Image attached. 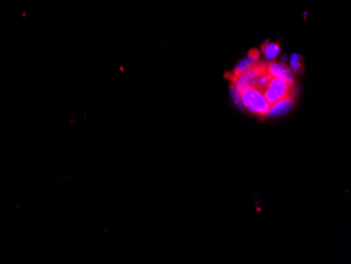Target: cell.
I'll return each mask as SVG.
<instances>
[{
    "instance_id": "obj_4",
    "label": "cell",
    "mask_w": 351,
    "mask_h": 264,
    "mask_svg": "<svg viewBox=\"0 0 351 264\" xmlns=\"http://www.w3.org/2000/svg\"><path fill=\"white\" fill-rule=\"evenodd\" d=\"M293 98H289V99L282 100V101L274 104V106H270L267 116H269V117H276V116L286 113V112L289 111V108H291V106H293Z\"/></svg>"
},
{
    "instance_id": "obj_1",
    "label": "cell",
    "mask_w": 351,
    "mask_h": 264,
    "mask_svg": "<svg viewBox=\"0 0 351 264\" xmlns=\"http://www.w3.org/2000/svg\"><path fill=\"white\" fill-rule=\"evenodd\" d=\"M244 108L259 118H265L270 106L264 94L252 88H246L238 96Z\"/></svg>"
},
{
    "instance_id": "obj_7",
    "label": "cell",
    "mask_w": 351,
    "mask_h": 264,
    "mask_svg": "<svg viewBox=\"0 0 351 264\" xmlns=\"http://www.w3.org/2000/svg\"><path fill=\"white\" fill-rule=\"evenodd\" d=\"M260 52L257 49H254V50H250V53H248V58L252 59V60H259L260 59Z\"/></svg>"
},
{
    "instance_id": "obj_5",
    "label": "cell",
    "mask_w": 351,
    "mask_h": 264,
    "mask_svg": "<svg viewBox=\"0 0 351 264\" xmlns=\"http://www.w3.org/2000/svg\"><path fill=\"white\" fill-rule=\"evenodd\" d=\"M280 45L278 43H264L261 47V52L265 55L267 60L274 61L279 55Z\"/></svg>"
},
{
    "instance_id": "obj_6",
    "label": "cell",
    "mask_w": 351,
    "mask_h": 264,
    "mask_svg": "<svg viewBox=\"0 0 351 264\" xmlns=\"http://www.w3.org/2000/svg\"><path fill=\"white\" fill-rule=\"evenodd\" d=\"M291 70L295 73V74H299L303 71V64H302V57L298 54L291 55Z\"/></svg>"
},
{
    "instance_id": "obj_3",
    "label": "cell",
    "mask_w": 351,
    "mask_h": 264,
    "mask_svg": "<svg viewBox=\"0 0 351 264\" xmlns=\"http://www.w3.org/2000/svg\"><path fill=\"white\" fill-rule=\"evenodd\" d=\"M268 73L274 78L283 80V82H287L291 86H295L293 73H291V69L286 66V64L271 61V62L268 64Z\"/></svg>"
},
{
    "instance_id": "obj_2",
    "label": "cell",
    "mask_w": 351,
    "mask_h": 264,
    "mask_svg": "<svg viewBox=\"0 0 351 264\" xmlns=\"http://www.w3.org/2000/svg\"><path fill=\"white\" fill-rule=\"evenodd\" d=\"M293 86H291L287 82L273 77V80L264 92V96H265L269 106H271L278 104V102L282 101V100L293 98V94H295Z\"/></svg>"
}]
</instances>
